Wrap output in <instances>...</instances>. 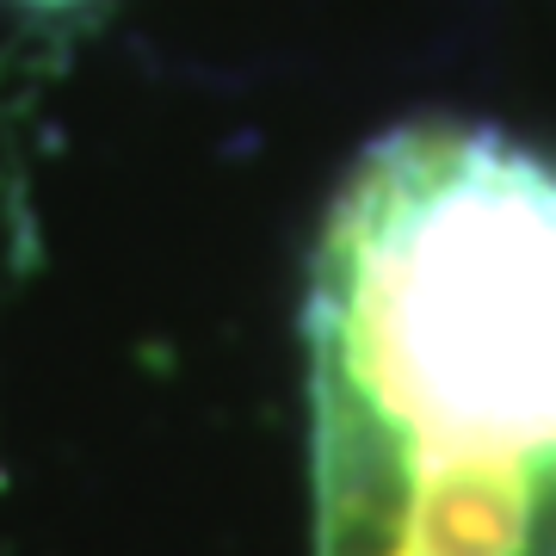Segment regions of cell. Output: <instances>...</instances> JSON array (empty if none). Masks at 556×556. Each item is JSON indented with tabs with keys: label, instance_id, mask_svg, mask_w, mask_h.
Masks as SVG:
<instances>
[{
	"label": "cell",
	"instance_id": "obj_1",
	"mask_svg": "<svg viewBox=\"0 0 556 556\" xmlns=\"http://www.w3.org/2000/svg\"><path fill=\"white\" fill-rule=\"evenodd\" d=\"M316 556H556V161L402 124L309 260Z\"/></svg>",
	"mask_w": 556,
	"mask_h": 556
}]
</instances>
